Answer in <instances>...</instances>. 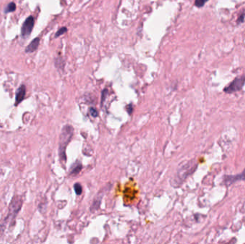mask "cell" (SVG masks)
<instances>
[{
    "label": "cell",
    "mask_w": 245,
    "mask_h": 244,
    "mask_svg": "<svg viewBox=\"0 0 245 244\" xmlns=\"http://www.w3.org/2000/svg\"><path fill=\"white\" fill-rule=\"evenodd\" d=\"M72 135H73V127L71 125H67L62 129L60 135H59V155L60 160L63 161H66V147L71 140Z\"/></svg>",
    "instance_id": "obj_1"
},
{
    "label": "cell",
    "mask_w": 245,
    "mask_h": 244,
    "mask_svg": "<svg viewBox=\"0 0 245 244\" xmlns=\"http://www.w3.org/2000/svg\"><path fill=\"white\" fill-rule=\"evenodd\" d=\"M22 206V199L20 196H14L13 198L10 203L7 216H6V219L4 220V224L10 223V222L14 221L17 214L19 213V210L21 209Z\"/></svg>",
    "instance_id": "obj_2"
},
{
    "label": "cell",
    "mask_w": 245,
    "mask_h": 244,
    "mask_svg": "<svg viewBox=\"0 0 245 244\" xmlns=\"http://www.w3.org/2000/svg\"><path fill=\"white\" fill-rule=\"evenodd\" d=\"M245 82V76L239 77L235 78L228 86L224 89V91L227 93H233V92L240 90L244 86Z\"/></svg>",
    "instance_id": "obj_3"
},
{
    "label": "cell",
    "mask_w": 245,
    "mask_h": 244,
    "mask_svg": "<svg viewBox=\"0 0 245 244\" xmlns=\"http://www.w3.org/2000/svg\"><path fill=\"white\" fill-rule=\"evenodd\" d=\"M34 25H35L34 17L32 16L28 17L22 25V27L21 35L22 38L26 39L30 36L31 32H32V31L33 30V27H34Z\"/></svg>",
    "instance_id": "obj_4"
},
{
    "label": "cell",
    "mask_w": 245,
    "mask_h": 244,
    "mask_svg": "<svg viewBox=\"0 0 245 244\" xmlns=\"http://www.w3.org/2000/svg\"><path fill=\"white\" fill-rule=\"evenodd\" d=\"M26 94V87L25 85H22L17 89L16 92V98H15V105H19L24 100Z\"/></svg>",
    "instance_id": "obj_5"
},
{
    "label": "cell",
    "mask_w": 245,
    "mask_h": 244,
    "mask_svg": "<svg viewBox=\"0 0 245 244\" xmlns=\"http://www.w3.org/2000/svg\"><path fill=\"white\" fill-rule=\"evenodd\" d=\"M39 39L38 37H36V38L33 39V40L27 46V47H26L25 49V52H27V53H32V52H34L37 50V48L39 47Z\"/></svg>",
    "instance_id": "obj_6"
},
{
    "label": "cell",
    "mask_w": 245,
    "mask_h": 244,
    "mask_svg": "<svg viewBox=\"0 0 245 244\" xmlns=\"http://www.w3.org/2000/svg\"><path fill=\"white\" fill-rule=\"evenodd\" d=\"M245 180V168L240 174L236 175L235 176H227L225 178V182H227L228 184H230L234 182L238 181H244Z\"/></svg>",
    "instance_id": "obj_7"
},
{
    "label": "cell",
    "mask_w": 245,
    "mask_h": 244,
    "mask_svg": "<svg viewBox=\"0 0 245 244\" xmlns=\"http://www.w3.org/2000/svg\"><path fill=\"white\" fill-rule=\"evenodd\" d=\"M16 4L14 2H11V3L8 4V5L6 6V7L5 10H4V13H6V14H7V13H10V12H14L15 10H16Z\"/></svg>",
    "instance_id": "obj_8"
},
{
    "label": "cell",
    "mask_w": 245,
    "mask_h": 244,
    "mask_svg": "<svg viewBox=\"0 0 245 244\" xmlns=\"http://www.w3.org/2000/svg\"><path fill=\"white\" fill-rule=\"evenodd\" d=\"M81 169H82V165L80 163L79 164L76 163L72 168H70V170H71V172L70 173H71L72 175H76L78 174V173H79V172L81 170Z\"/></svg>",
    "instance_id": "obj_9"
},
{
    "label": "cell",
    "mask_w": 245,
    "mask_h": 244,
    "mask_svg": "<svg viewBox=\"0 0 245 244\" xmlns=\"http://www.w3.org/2000/svg\"><path fill=\"white\" fill-rule=\"evenodd\" d=\"M74 189H75V191H76L77 195H80L82 193V190H83V189H82V186L80 183L75 184Z\"/></svg>",
    "instance_id": "obj_10"
},
{
    "label": "cell",
    "mask_w": 245,
    "mask_h": 244,
    "mask_svg": "<svg viewBox=\"0 0 245 244\" xmlns=\"http://www.w3.org/2000/svg\"><path fill=\"white\" fill-rule=\"evenodd\" d=\"M209 0H195V6L197 7H202Z\"/></svg>",
    "instance_id": "obj_11"
},
{
    "label": "cell",
    "mask_w": 245,
    "mask_h": 244,
    "mask_svg": "<svg viewBox=\"0 0 245 244\" xmlns=\"http://www.w3.org/2000/svg\"><path fill=\"white\" fill-rule=\"evenodd\" d=\"M66 32H67V28H66V27L60 28V29H59L56 32V34H55V37H58L59 36H60V35L63 34L64 33H65Z\"/></svg>",
    "instance_id": "obj_12"
},
{
    "label": "cell",
    "mask_w": 245,
    "mask_h": 244,
    "mask_svg": "<svg viewBox=\"0 0 245 244\" xmlns=\"http://www.w3.org/2000/svg\"><path fill=\"white\" fill-rule=\"evenodd\" d=\"M90 114H91V115L92 116V117H94V118L98 117V111H97L95 108H93V107H91V108L90 109Z\"/></svg>",
    "instance_id": "obj_13"
},
{
    "label": "cell",
    "mask_w": 245,
    "mask_h": 244,
    "mask_svg": "<svg viewBox=\"0 0 245 244\" xmlns=\"http://www.w3.org/2000/svg\"><path fill=\"white\" fill-rule=\"evenodd\" d=\"M244 16H245V14H243L242 15L241 17H239V20H238V22H239L240 21V22H243V20H244Z\"/></svg>",
    "instance_id": "obj_14"
}]
</instances>
